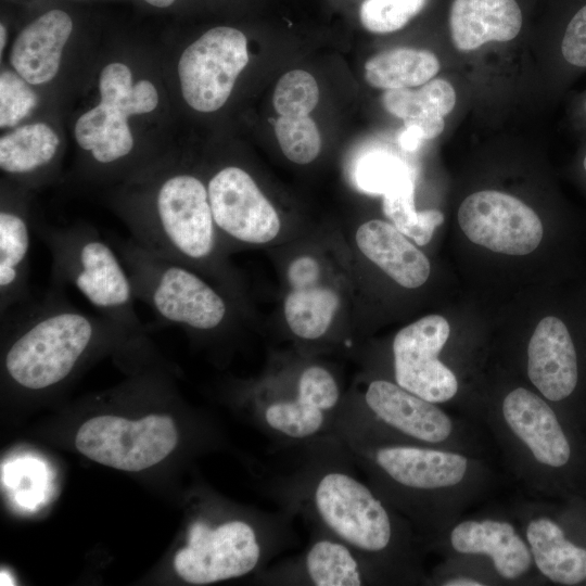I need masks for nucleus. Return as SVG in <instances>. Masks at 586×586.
Segmentation results:
<instances>
[{
    "mask_svg": "<svg viewBox=\"0 0 586 586\" xmlns=\"http://www.w3.org/2000/svg\"><path fill=\"white\" fill-rule=\"evenodd\" d=\"M279 450L284 456L265 464L266 497L309 528L353 548L382 586H426L424 545L410 523L357 475L351 453L334 433Z\"/></svg>",
    "mask_w": 586,
    "mask_h": 586,
    "instance_id": "f257e3e1",
    "label": "nucleus"
},
{
    "mask_svg": "<svg viewBox=\"0 0 586 586\" xmlns=\"http://www.w3.org/2000/svg\"><path fill=\"white\" fill-rule=\"evenodd\" d=\"M458 221L473 243L507 255H526L540 243L544 227L538 215L518 198L496 190L467 196Z\"/></svg>",
    "mask_w": 586,
    "mask_h": 586,
    "instance_id": "f3484780",
    "label": "nucleus"
},
{
    "mask_svg": "<svg viewBox=\"0 0 586 586\" xmlns=\"http://www.w3.org/2000/svg\"><path fill=\"white\" fill-rule=\"evenodd\" d=\"M60 138L46 123L15 127L0 138V168L20 182L35 184L56 162Z\"/></svg>",
    "mask_w": 586,
    "mask_h": 586,
    "instance_id": "b1692460",
    "label": "nucleus"
},
{
    "mask_svg": "<svg viewBox=\"0 0 586 586\" xmlns=\"http://www.w3.org/2000/svg\"><path fill=\"white\" fill-rule=\"evenodd\" d=\"M356 243L366 257L404 288H419L430 276L426 256L390 222L373 219L362 224Z\"/></svg>",
    "mask_w": 586,
    "mask_h": 586,
    "instance_id": "5701e85b",
    "label": "nucleus"
},
{
    "mask_svg": "<svg viewBox=\"0 0 586 586\" xmlns=\"http://www.w3.org/2000/svg\"><path fill=\"white\" fill-rule=\"evenodd\" d=\"M437 56L428 50L394 48L370 58L365 79L374 88L391 90L421 86L438 73Z\"/></svg>",
    "mask_w": 586,
    "mask_h": 586,
    "instance_id": "a878e982",
    "label": "nucleus"
},
{
    "mask_svg": "<svg viewBox=\"0 0 586 586\" xmlns=\"http://www.w3.org/2000/svg\"><path fill=\"white\" fill-rule=\"evenodd\" d=\"M483 425L426 400L386 378L371 379L355 397H343L333 426L336 435L408 443L487 458Z\"/></svg>",
    "mask_w": 586,
    "mask_h": 586,
    "instance_id": "423d86ee",
    "label": "nucleus"
},
{
    "mask_svg": "<svg viewBox=\"0 0 586 586\" xmlns=\"http://www.w3.org/2000/svg\"><path fill=\"white\" fill-rule=\"evenodd\" d=\"M111 243L128 271L136 298L160 319L201 332L224 324L226 301L190 268L145 251L131 238H114Z\"/></svg>",
    "mask_w": 586,
    "mask_h": 586,
    "instance_id": "1a4fd4ad",
    "label": "nucleus"
},
{
    "mask_svg": "<svg viewBox=\"0 0 586 586\" xmlns=\"http://www.w3.org/2000/svg\"><path fill=\"white\" fill-rule=\"evenodd\" d=\"M217 229L232 240L262 244L280 231V218L252 176L238 166L216 171L206 186Z\"/></svg>",
    "mask_w": 586,
    "mask_h": 586,
    "instance_id": "6ab92c4d",
    "label": "nucleus"
},
{
    "mask_svg": "<svg viewBox=\"0 0 586 586\" xmlns=\"http://www.w3.org/2000/svg\"><path fill=\"white\" fill-rule=\"evenodd\" d=\"M0 576H1V579H0L1 585H15L13 577L10 576V573L5 571H1Z\"/></svg>",
    "mask_w": 586,
    "mask_h": 586,
    "instance_id": "58836bf2",
    "label": "nucleus"
},
{
    "mask_svg": "<svg viewBox=\"0 0 586 586\" xmlns=\"http://www.w3.org/2000/svg\"><path fill=\"white\" fill-rule=\"evenodd\" d=\"M115 195L114 208L145 251L190 268L217 252L207 188L189 173L170 170L139 178Z\"/></svg>",
    "mask_w": 586,
    "mask_h": 586,
    "instance_id": "39448f33",
    "label": "nucleus"
},
{
    "mask_svg": "<svg viewBox=\"0 0 586 586\" xmlns=\"http://www.w3.org/2000/svg\"><path fill=\"white\" fill-rule=\"evenodd\" d=\"M429 552L443 558H475L491 568L500 585H547L510 506L463 514L429 547Z\"/></svg>",
    "mask_w": 586,
    "mask_h": 586,
    "instance_id": "ddd939ff",
    "label": "nucleus"
},
{
    "mask_svg": "<svg viewBox=\"0 0 586 586\" xmlns=\"http://www.w3.org/2000/svg\"><path fill=\"white\" fill-rule=\"evenodd\" d=\"M585 107H586V104H585Z\"/></svg>",
    "mask_w": 586,
    "mask_h": 586,
    "instance_id": "a19ab883",
    "label": "nucleus"
},
{
    "mask_svg": "<svg viewBox=\"0 0 586 586\" xmlns=\"http://www.w3.org/2000/svg\"><path fill=\"white\" fill-rule=\"evenodd\" d=\"M500 582L488 565L462 556L444 557L428 573L426 586H499Z\"/></svg>",
    "mask_w": 586,
    "mask_h": 586,
    "instance_id": "473e14b6",
    "label": "nucleus"
},
{
    "mask_svg": "<svg viewBox=\"0 0 586 586\" xmlns=\"http://www.w3.org/2000/svg\"><path fill=\"white\" fill-rule=\"evenodd\" d=\"M309 530L308 545L257 574L259 582L289 586H382L375 572L353 548L320 530Z\"/></svg>",
    "mask_w": 586,
    "mask_h": 586,
    "instance_id": "a211bd4d",
    "label": "nucleus"
},
{
    "mask_svg": "<svg viewBox=\"0 0 586 586\" xmlns=\"http://www.w3.org/2000/svg\"><path fill=\"white\" fill-rule=\"evenodd\" d=\"M0 317L9 340L5 373L27 391L58 385L95 344L125 335L103 316H92L73 306L58 286Z\"/></svg>",
    "mask_w": 586,
    "mask_h": 586,
    "instance_id": "20e7f679",
    "label": "nucleus"
},
{
    "mask_svg": "<svg viewBox=\"0 0 586 586\" xmlns=\"http://www.w3.org/2000/svg\"><path fill=\"white\" fill-rule=\"evenodd\" d=\"M75 16L65 7L38 12L17 34L10 52L13 69L30 85H43L58 74L62 54L75 29Z\"/></svg>",
    "mask_w": 586,
    "mask_h": 586,
    "instance_id": "aec40b11",
    "label": "nucleus"
},
{
    "mask_svg": "<svg viewBox=\"0 0 586 586\" xmlns=\"http://www.w3.org/2000/svg\"><path fill=\"white\" fill-rule=\"evenodd\" d=\"M382 208L393 225L420 246L430 242L435 228L444 221L438 209H416L413 180L383 194Z\"/></svg>",
    "mask_w": 586,
    "mask_h": 586,
    "instance_id": "cd10ccee",
    "label": "nucleus"
},
{
    "mask_svg": "<svg viewBox=\"0 0 586 586\" xmlns=\"http://www.w3.org/2000/svg\"><path fill=\"white\" fill-rule=\"evenodd\" d=\"M337 294L324 286L292 289L284 302L286 323L302 340H318L328 331L339 307Z\"/></svg>",
    "mask_w": 586,
    "mask_h": 586,
    "instance_id": "bb28decb",
    "label": "nucleus"
},
{
    "mask_svg": "<svg viewBox=\"0 0 586 586\" xmlns=\"http://www.w3.org/2000/svg\"><path fill=\"white\" fill-rule=\"evenodd\" d=\"M342 400L334 374L308 364L293 384L256 393L251 417L276 449H285L333 433Z\"/></svg>",
    "mask_w": 586,
    "mask_h": 586,
    "instance_id": "f8f14e48",
    "label": "nucleus"
},
{
    "mask_svg": "<svg viewBox=\"0 0 586 586\" xmlns=\"http://www.w3.org/2000/svg\"><path fill=\"white\" fill-rule=\"evenodd\" d=\"M428 0H359L357 17L372 34H390L404 28L425 7Z\"/></svg>",
    "mask_w": 586,
    "mask_h": 586,
    "instance_id": "c756f323",
    "label": "nucleus"
},
{
    "mask_svg": "<svg viewBox=\"0 0 586 586\" xmlns=\"http://www.w3.org/2000/svg\"><path fill=\"white\" fill-rule=\"evenodd\" d=\"M561 53L570 65L586 67V4L569 22L561 41Z\"/></svg>",
    "mask_w": 586,
    "mask_h": 586,
    "instance_id": "f704fd0d",
    "label": "nucleus"
},
{
    "mask_svg": "<svg viewBox=\"0 0 586 586\" xmlns=\"http://www.w3.org/2000/svg\"><path fill=\"white\" fill-rule=\"evenodd\" d=\"M138 1H140L141 3L150 8L166 11V10H171L176 7H179L183 0H138Z\"/></svg>",
    "mask_w": 586,
    "mask_h": 586,
    "instance_id": "e433bc0d",
    "label": "nucleus"
},
{
    "mask_svg": "<svg viewBox=\"0 0 586 586\" xmlns=\"http://www.w3.org/2000/svg\"><path fill=\"white\" fill-rule=\"evenodd\" d=\"M358 187L369 193L385 194L412 181L407 165L386 152H372L362 156L355 170Z\"/></svg>",
    "mask_w": 586,
    "mask_h": 586,
    "instance_id": "c85d7f7f",
    "label": "nucleus"
},
{
    "mask_svg": "<svg viewBox=\"0 0 586 586\" xmlns=\"http://www.w3.org/2000/svg\"><path fill=\"white\" fill-rule=\"evenodd\" d=\"M169 416L150 415L140 420L98 416L84 422L75 446L87 458L123 471H141L165 459L178 444Z\"/></svg>",
    "mask_w": 586,
    "mask_h": 586,
    "instance_id": "2eb2a0df",
    "label": "nucleus"
},
{
    "mask_svg": "<svg viewBox=\"0 0 586 586\" xmlns=\"http://www.w3.org/2000/svg\"><path fill=\"white\" fill-rule=\"evenodd\" d=\"M470 418L492 434L528 496L586 497V433L533 387L477 393Z\"/></svg>",
    "mask_w": 586,
    "mask_h": 586,
    "instance_id": "7ed1b4c3",
    "label": "nucleus"
},
{
    "mask_svg": "<svg viewBox=\"0 0 586 586\" xmlns=\"http://www.w3.org/2000/svg\"><path fill=\"white\" fill-rule=\"evenodd\" d=\"M319 101V88L311 74L293 69L278 80L272 103L280 116H307Z\"/></svg>",
    "mask_w": 586,
    "mask_h": 586,
    "instance_id": "2f4dec72",
    "label": "nucleus"
},
{
    "mask_svg": "<svg viewBox=\"0 0 586 586\" xmlns=\"http://www.w3.org/2000/svg\"><path fill=\"white\" fill-rule=\"evenodd\" d=\"M449 336L450 326L440 315L425 316L400 329L391 347L392 381L426 400L456 406L468 416L470 399L462 380L443 359Z\"/></svg>",
    "mask_w": 586,
    "mask_h": 586,
    "instance_id": "4468645a",
    "label": "nucleus"
},
{
    "mask_svg": "<svg viewBox=\"0 0 586 586\" xmlns=\"http://www.w3.org/2000/svg\"><path fill=\"white\" fill-rule=\"evenodd\" d=\"M7 26L4 22L2 21L0 24V51L2 53L5 42H7Z\"/></svg>",
    "mask_w": 586,
    "mask_h": 586,
    "instance_id": "4c0bfd02",
    "label": "nucleus"
},
{
    "mask_svg": "<svg viewBox=\"0 0 586 586\" xmlns=\"http://www.w3.org/2000/svg\"><path fill=\"white\" fill-rule=\"evenodd\" d=\"M275 132L283 154L293 163L308 164L321 150L320 132L308 115L280 116Z\"/></svg>",
    "mask_w": 586,
    "mask_h": 586,
    "instance_id": "7c9ffc66",
    "label": "nucleus"
},
{
    "mask_svg": "<svg viewBox=\"0 0 586 586\" xmlns=\"http://www.w3.org/2000/svg\"><path fill=\"white\" fill-rule=\"evenodd\" d=\"M320 275L317 260L309 256L294 259L288 269V279L292 289L316 285Z\"/></svg>",
    "mask_w": 586,
    "mask_h": 586,
    "instance_id": "c9c22d12",
    "label": "nucleus"
},
{
    "mask_svg": "<svg viewBox=\"0 0 586 586\" xmlns=\"http://www.w3.org/2000/svg\"><path fill=\"white\" fill-rule=\"evenodd\" d=\"M583 169L586 173V154H585V156L583 158Z\"/></svg>",
    "mask_w": 586,
    "mask_h": 586,
    "instance_id": "ea45409f",
    "label": "nucleus"
},
{
    "mask_svg": "<svg viewBox=\"0 0 586 586\" xmlns=\"http://www.w3.org/2000/svg\"><path fill=\"white\" fill-rule=\"evenodd\" d=\"M294 520L280 508L215 524L198 518L188 527L186 546L175 556V571L191 585L259 574L277 556L297 545Z\"/></svg>",
    "mask_w": 586,
    "mask_h": 586,
    "instance_id": "0eeeda50",
    "label": "nucleus"
},
{
    "mask_svg": "<svg viewBox=\"0 0 586 586\" xmlns=\"http://www.w3.org/2000/svg\"><path fill=\"white\" fill-rule=\"evenodd\" d=\"M247 63V37L241 28L217 25L207 29L180 55L178 78L183 100L198 112L219 110Z\"/></svg>",
    "mask_w": 586,
    "mask_h": 586,
    "instance_id": "dca6fc26",
    "label": "nucleus"
},
{
    "mask_svg": "<svg viewBox=\"0 0 586 586\" xmlns=\"http://www.w3.org/2000/svg\"><path fill=\"white\" fill-rule=\"evenodd\" d=\"M25 196L4 190L0 209V315L27 302L29 290V253L31 215Z\"/></svg>",
    "mask_w": 586,
    "mask_h": 586,
    "instance_id": "412c9836",
    "label": "nucleus"
},
{
    "mask_svg": "<svg viewBox=\"0 0 586 586\" xmlns=\"http://www.w3.org/2000/svg\"><path fill=\"white\" fill-rule=\"evenodd\" d=\"M521 27L522 13L515 0H454L450 7V37L461 52L492 41H510Z\"/></svg>",
    "mask_w": 586,
    "mask_h": 586,
    "instance_id": "4be33fe9",
    "label": "nucleus"
},
{
    "mask_svg": "<svg viewBox=\"0 0 586 586\" xmlns=\"http://www.w3.org/2000/svg\"><path fill=\"white\" fill-rule=\"evenodd\" d=\"M336 435V434H335ZM369 484L429 547L497 486L487 458L446 448L336 435Z\"/></svg>",
    "mask_w": 586,
    "mask_h": 586,
    "instance_id": "f03ea898",
    "label": "nucleus"
},
{
    "mask_svg": "<svg viewBox=\"0 0 586 586\" xmlns=\"http://www.w3.org/2000/svg\"><path fill=\"white\" fill-rule=\"evenodd\" d=\"M33 230L50 251L56 286L76 288L126 336L142 334L131 280L112 243L85 222L54 227L34 219Z\"/></svg>",
    "mask_w": 586,
    "mask_h": 586,
    "instance_id": "6e6552de",
    "label": "nucleus"
},
{
    "mask_svg": "<svg viewBox=\"0 0 586 586\" xmlns=\"http://www.w3.org/2000/svg\"><path fill=\"white\" fill-rule=\"evenodd\" d=\"M99 92L100 102L76 120L74 137L97 175L122 174L135 148L128 118L153 112L158 92L148 79L133 82L131 69L122 62L102 68Z\"/></svg>",
    "mask_w": 586,
    "mask_h": 586,
    "instance_id": "9d476101",
    "label": "nucleus"
},
{
    "mask_svg": "<svg viewBox=\"0 0 586 586\" xmlns=\"http://www.w3.org/2000/svg\"><path fill=\"white\" fill-rule=\"evenodd\" d=\"M509 506L546 584L586 586V497H517Z\"/></svg>",
    "mask_w": 586,
    "mask_h": 586,
    "instance_id": "9b49d317",
    "label": "nucleus"
},
{
    "mask_svg": "<svg viewBox=\"0 0 586 586\" xmlns=\"http://www.w3.org/2000/svg\"><path fill=\"white\" fill-rule=\"evenodd\" d=\"M24 78L16 72L4 71L0 75V126L13 127L23 120L37 105L38 98Z\"/></svg>",
    "mask_w": 586,
    "mask_h": 586,
    "instance_id": "72a5a7b5",
    "label": "nucleus"
},
{
    "mask_svg": "<svg viewBox=\"0 0 586 586\" xmlns=\"http://www.w3.org/2000/svg\"><path fill=\"white\" fill-rule=\"evenodd\" d=\"M456 91L450 82L436 78L417 89L385 90L382 104L392 115L404 120V127L415 129L423 140L441 135L444 117L456 104Z\"/></svg>",
    "mask_w": 586,
    "mask_h": 586,
    "instance_id": "393cba45",
    "label": "nucleus"
}]
</instances>
